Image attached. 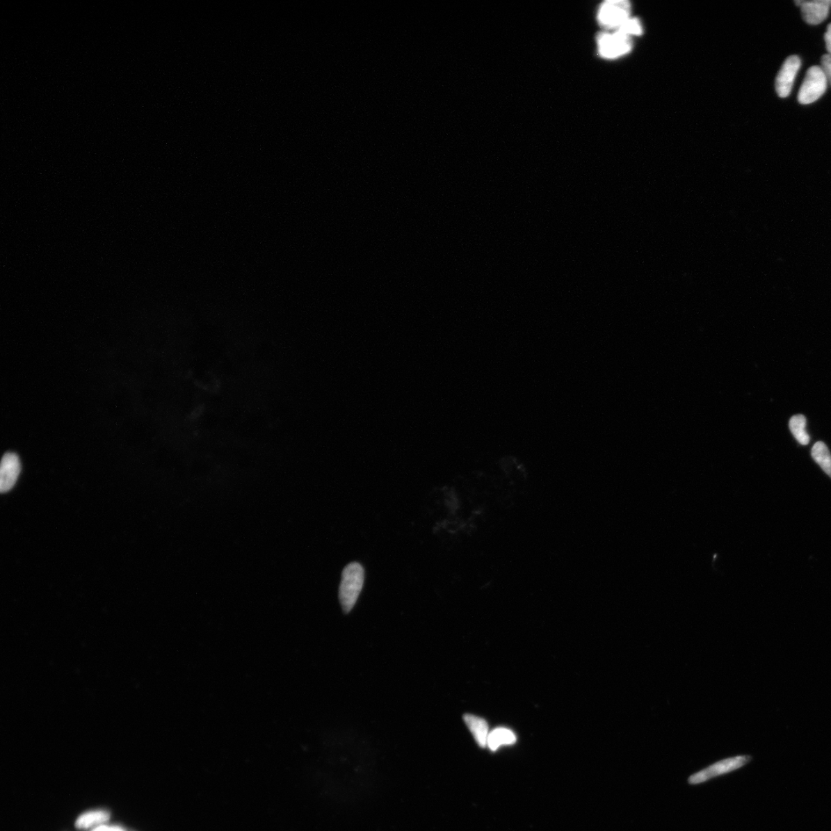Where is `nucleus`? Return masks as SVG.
I'll return each instance as SVG.
<instances>
[{
	"label": "nucleus",
	"mask_w": 831,
	"mask_h": 831,
	"mask_svg": "<svg viewBox=\"0 0 831 831\" xmlns=\"http://www.w3.org/2000/svg\"><path fill=\"white\" fill-rule=\"evenodd\" d=\"M364 583V570L357 562L350 563L343 570L339 589V599L345 613L353 608Z\"/></svg>",
	"instance_id": "f257e3e1"
},
{
	"label": "nucleus",
	"mask_w": 831,
	"mask_h": 831,
	"mask_svg": "<svg viewBox=\"0 0 831 831\" xmlns=\"http://www.w3.org/2000/svg\"><path fill=\"white\" fill-rule=\"evenodd\" d=\"M751 759L752 757L749 755H739L723 759V760L713 763L692 775L689 777L688 782L691 785L703 784L711 779L739 770L748 764Z\"/></svg>",
	"instance_id": "f03ea898"
},
{
	"label": "nucleus",
	"mask_w": 831,
	"mask_h": 831,
	"mask_svg": "<svg viewBox=\"0 0 831 831\" xmlns=\"http://www.w3.org/2000/svg\"><path fill=\"white\" fill-rule=\"evenodd\" d=\"M828 83L827 77L821 67L814 66L809 68L798 92V102L803 105L814 103L825 94Z\"/></svg>",
	"instance_id": "7ed1b4c3"
},
{
	"label": "nucleus",
	"mask_w": 831,
	"mask_h": 831,
	"mask_svg": "<svg viewBox=\"0 0 831 831\" xmlns=\"http://www.w3.org/2000/svg\"><path fill=\"white\" fill-rule=\"evenodd\" d=\"M631 5L627 0H609L599 7L597 19L599 25L608 30H615L630 18Z\"/></svg>",
	"instance_id": "20e7f679"
},
{
	"label": "nucleus",
	"mask_w": 831,
	"mask_h": 831,
	"mask_svg": "<svg viewBox=\"0 0 831 831\" xmlns=\"http://www.w3.org/2000/svg\"><path fill=\"white\" fill-rule=\"evenodd\" d=\"M599 54L605 59H617L631 51L633 42L631 37L619 31L602 33L597 37Z\"/></svg>",
	"instance_id": "39448f33"
},
{
	"label": "nucleus",
	"mask_w": 831,
	"mask_h": 831,
	"mask_svg": "<svg viewBox=\"0 0 831 831\" xmlns=\"http://www.w3.org/2000/svg\"><path fill=\"white\" fill-rule=\"evenodd\" d=\"M800 66L801 60L798 56L793 55L786 58L779 71L775 82L776 91L780 98H786L790 95Z\"/></svg>",
	"instance_id": "423d86ee"
},
{
	"label": "nucleus",
	"mask_w": 831,
	"mask_h": 831,
	"mask_svg": "<svg viewBox=\"0 0 831 831\" xmlns=\"http://www.w3.org/2000/svg\"><path fill=\"white\" fill-rule=\"evenodd\" d=\"M21 471V465L17 454L6 453L0 468V491L8 492L15 485Z\"/></svg>",
	"instance_id": "0eeeda50"
},
{
	"label": "nucleus",
	"mask_w": 831,
	"mask_h": 831,
	"mask_svg": "<svg viewBox=\"0 0 831 831\" xmlns=\"http://www.w3.org/2000/svg\"><path fill=\"white\" fill-rule=\"evenodd\" d=\"M795 4L800 6L802 16L807 24L818 25L828 17L830 0H796Z\"/></svg>",
	"instance_id": "6e6552de"
},
{
	"label": "nucleus",
	"mask_w": 831,
	"mask_h": 831,
	"mask_svg": "<svg viewBox=\"0 0 831 831\" xmlns=\"http://www.w3.org/2000/svg\"><path fill=\"white\" fill-rule=\"evenodd\" d=\"M464 720L476 743L481 748H485L487 745L489 736L487 721L479 717L474 716L471 714L465 715Z\"/></svg>",
	"instance_id": "1a4fd4ad"
},
{
	"label": "nucleus",
	"mask_w": 831,
	"mask_h": 831,
	"mask_svg": "<svg viewBox=\"0 0 831 831\" xmlns=\"http://www.w3.org/2000/svg\"><path fill=\"white\" fill-rule=\"evenodd\" d=\"M111 813L104 809L86 812L79 816L76 827L79 829H88L99 827L109 821Z\"/></svg>",
	"instance_id": "9d476101"
},
{
	"label": "nucleus",
	"mask_w": 831,
	"mask_h": 831,
	"mask_svg": "<svg viewBox=\"0 0 831 831\" xmlns=\"http://www.w3.org/2000/svg\"><path fill=\"white\" fill-rule=\"evenodd\" d=\"M517 741L516 736L507 728H497L489 734L487 746L491 750H496L502 745H510Z\"/></svg>",
	"instance_id": "9b49d317"
},
{
	"label": "nucleus",
	"mask_w": 831,
	"mask_h": 831,
	"mask_svg": "<svg viewBox=\"0 0 831 831\" xmlns=\"http://www.w3.org/2000/svg\"><path fill=\"white\" fill-rule=\"evenodd\" d=\"M812 455L816 464L831 478V454L827 445L821 442H816L812 448Z\"/></svg>",
	"instance_id": "f8f14e48"
},
{
	"label": "nucleus",
	"mask_w": 831,
	"mask_h": 831,
	"mask_svg": "<svg viewBox=\"0 0 831 831\" xmlns=\"http://www.w3.org/2000/svg\"><path fill=\"white\" fill-rule=\"evenodd\" d=\"M807 419L804 415H795L791 418L789 428L792 435L801 445L810 442V436L806 430Z\"/></svg>",
	"instance_id": "ddd939ff"
},
{
	"label": "nucleus",
	"mask_w": 831,
	"mask_h": 831,
	"mask_svg": "<svg viewBox=\"0 0 831 831\" xmlns=\"http://www.w3.org/2000/svg\"><path fill=\"white\" fill-rule=\"evenodd\" d=\"M615 31L621 32L631 38L632 35H640L643 33V27L638 18L630 17Z\"/></svg>",
	"instance_id": "4468645a"
},
{
	"label": "nucleus",
	"mask_w": 831,
	"mask_h": 831,
	"mask_svg": "<svg viewBox=\"0 0 831 831\" xmlns=\"http://www.w3.org/2000/svg\"><path fill=\"white\" fill-rule=\"evenodd\" d=\"M825 73L828 81L831 85V55H823L821 58V67Z\"/></svg>",
	"instance_id": "2eb2a0df"
},
{
	"label": "nucleus",
	"mask_w": 831,
	"mask_h": 831,
	"mask_svg": "<svg viewBox=\"0 0 831 831\" xmlns=\"http://www.w3.org/2000/svg\"><path fill=\"white\" fill-rule=\"evenodd\" d=\"M825 40L828 54L831 55V24L828 26L827 32L825 35Z\"/></svg>",
	"instance_id": "dca6fc26"
}]
</instances>
